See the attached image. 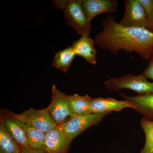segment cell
<instances>
[{"mask_svg": "<svg viewBox=\"0 0 153 153\" xmlns=\"http://www.w3.org/2000/svg\"><path fill=\"white\" fill-rule=\"evenodd\" d=\"M102 30L95 37L96 44L114 55L121 50L135 52L143 60L153 53V33L145 28L128 27L120 25L113 16L101 21Z\"/></svg>", "mask_w": 153, "mask_h": 153, "instance_id": "obj_1", "label": "cell"}, {"mask_svg": "<svg viewBox=\"0 0 153 153\" xmlns=\"http://www.w3.org/2000/svg\"><path fill=\"white\" fill-rule=\"evenodd\" d=\"M52 3L56 9L63 10L67 25L74 30L78 36H90L91 22L83 10L81 0L53 1Z\"/></svg>", "mask_w": 153, "mask_h": 153, "instance_id": "obj_2", "label": "cell"}, {"mask_svg": "<svg viewBox=\"0 0 153 153\" xmlns=\"http://www.w3.org/2000/svg\"><path fill=\"white\" fill-rule=\"evenodd\" d=\"M104 84L111 92L128 89L135 91L137 95L153 94V82L149 81L143 74L134 75L129 73L105 80Z\"/></svg>", "mask_w": 153, "mask_h": 153, "instance_id": "obj_3", "label": "cell"}, {"mask_svg": "<svg viewBox=\"0 0 153 153\" xmlns=\"http://www.w3.org/2000/svg\"><path fill=\"white\" fill-rule=\"evenodd\" d=\"M47 108L57 126L66 123L74 114L68 101V95L57 89L55 85L52 87V100Z\"/></svg>", "mask_w": 153, "mask_h": 153, "instance_id": "obj_4", "label": "cell"}, {"mask_svg": "<svg viewBox=\"0 0 153 153\" xmlns=\"http://www.w3.org/2000/svg\"><path fill=\"white\" fill-rule=\"evenodd\" d=\"M111 113L94 114L78 115L74 114L66 123L60 126L71 141L85 130L98 125L103 118Z\"/></svg>", "mask_w": 153, "mask_h": 153, "instance_id": "obj_5", "label": "cell"}, {"mask_svg": "<svg viewBox=\"0 0 153 153\" xmlns=\"http://www.w3.org/2000/svg\"><path fill=\"white\" fill-rule=\"evenodd\" d=\"M13 114L24 123L38 128L45 134L57 126L49 114L47 107L43 109L30 108L20 114L13 112Z\"/></svg>", "mask_w": 153, "mask_h": 153, "instance_id": "obj_6", "label": "cell"}, {"mask_svg": "<svg viewBox=\"0 0 153 153\" xmlns=\"http://www.w3.org/2000/svg\"><path fill=\"white\" fill-rule=\"evenodd\" d=\"M124 4V14L118 24L128 27L145 28L148 17L139 0H125Z\"/></svg>", "mask_w": 153, "mask_h": 153, "instance_id": "obj_7", "label": "cell"}, {"mask_svg": "<svg viewBox=\"0 0 153 153\" xmlns=\"http://www.w3.org/2000/svg\"><path fill=\"white\" fill-rule=\"evenodd\" d=\"M8 134L20 147L29 148L26 133L21 121L6 109L1 111V122Z\"/></svg>", "mask_w": 153, "mask_h": 153, "instance_id": "obj_8", "label": "cell"}, {"mask_svg": "<svg viewBox=\"0 0 153 153\" xmlns=\"http://www.w3.org/2000/svg\"><path fill=\"white\" fill-rule=\"evenodd\" d=\"M91 113L100 114L118 112L125 108H130L134 110L135 105L125 100H119L112 97H98L92 98L90 104Z\"/></svg>", "mask_w": 153, "mask_h": 153, "instance_id": "obj_9", "label": "cell"}, {"mask_svg": "<svg viewBox=\"0 0 153 153\" xmlns=\"http://www.w3.org/2000/svg\"><path fill=\"white\" fill-rule=\"evenodd\" d=\"M81 2L83 10L90 22L100 14L114 13L119 6L117 0H81Z\"/></svg>", "mask_w": 153, "mask_h": 153, "instance_id": "obj_10", "label": "cell"}, {"mask_svg": "<svg viewBox=\"0 0 153 153\" xmlns=\"http://www.w3.org/2000/svg\"><path fill=\"white\" fill-rule=\"evenodd\" d=\"M71 141L60 126L46 134L47 153H66Z\"/></svg>", "mask_w": 153, "mask_h": 153, "instance_id": "obj_11", "label": "cell"}, {"mask_svg": "<svg viewBox=\"0 0 153 153\" xmlns=\"http://www.w3.org/2000/svg\"><path fill=\"white\" fill-rule=\"evenodd\" d=\"M124 100L129 102L136 106L135 111L145 119L153 122V94L130 96L120 92Z\"/></svg>", "mask_w": 153, "mask_h": 153, "instance_id": "obj_12", "label": "cell"}, {"mask_svg": "<svg viewBox=\"0 0 153 153\" xmlns=\"http://www.w3.org/2000/svg\"><path fill=\"white\" fill-rule=\"evenodd\" d=\"M95 41L89 36H82L71 44L75 55L82 57L88 63L96 64Z\"/></svg>", "mask_w": 153, "mask_h": 153, "instance_id": "obj_13", "label": "cell"}, {"mask_svg": "<svg viewBox=\"0 0 153 153\" xmlns=\"http://www.w3.org/2000/svg\"><path fill=\"white\" fill-rule=\"evenodd\" d=\"M20 121L25 129L29 147L38 150L46 151V134Z\"/></svg>", "mask_w": 153, "mask_h": 153, "instance_id": "obj_14", "label": "cell"}, {"mask_svg": "<svg viewBox=\"0 0 153 153\" xmlns=\"http://www.w3.org/2000/svg\"><path fill=\"white\" fill-rule=\"evenodd\" d=\"M75 55L72 47H67L56 53L52 61V65L57 69L67 72L72 64Z\"/></svg>", "mask_w": 153, "mask_h": 153, "instance_id": "obj_15", "label": "cell"}, {"mask_svg": "<svg viewBox=\"0 0 153 153\" xmlns=\"http://www.w3.org/2000/svg\"><path fill=\"white\" fill-rule=\"evenodd\" d=\"M68 97L74 114L83 115L91 113L90 104L92 98L89 95L80 96L75 94L68 95Z\"/></svg>", "mask_w": 153, "mask_h": 153, "instance_id": "obj_16", "label": "cell"}, {"mask_svg": "<svg viewBox=\"0 0 153 153\" xmlns=\"http://www.w3.org/2000/svg\"><path fill=\"white\" fill-rule=\"evenodd\" d=\"M21 149L0 123V153H20Z\"/></svg>", "mask_w": 153, "mask_h": 153, "instance_id": "obj_17", "label": "cell"}, {"mask_svg": "<svg viewBox=\"0 0 153 153\" xmlns=\"http://www.w3.org/2000/svg\"><path fill=\"white\" fill-rule=\"evenodd\" d=\"M140 125L145 136L144 145L140 153H153V122L142 118Z\"/></svg>", "mask_w": 153, "mask_h": 153, "instance_id": "obj_18", "label": "cell"}, {"mask_svg": "<svg viewBox=\"0 0 153 153\" xmlns=\"http://www.w3.org/2000/svg\"><path fill=\"white\" fill-rule=\"evenodd\" d=\"M140 2L144 9L148 19L153 14V0H139Z\"/></svg>", "mask_w": 153, "mask_h": 153, "instance_id": "obj_19", "label": "cell"}, {"mask_svg": "<svg viewBox=\"0 0 153 153\" xmlns=\"http://www.w3.org/2000/svg\"><path fill=\"white\" fill-rule=\"evenodd\" d=\"M149 60V65L143 74L147 79H151L153 81V53Z\"/></svg>", "mask_w": 153, "mask_h": 153, "instance_id": "obj_20", "label": "cell"}, {"mask_svg": "<svg viewBox=\"0 0 153 153\" xmlns=\"http://www.w3.org/2000/svg\"><path fill=\"white\" fill-rule=\"evenodd\" d=\"M20 153H47L46 151L38 150L29 148L20 147Z\"/></svg>", "mask_w": 153, "mask_h": 153, "instance_id": "obj_21", "label": "cell"}, {"mask_svg": "<svg viewBox=\"0 0 153 153\" xmlns=\"http://www.w3.org/2000/svg\"><path fill=\"white\" fill-rule=\"evenodd\" d=\"M145 28L153 33V14L152 16L148 18Z\"/></svg>", "mask_w": 153, "mask_h": 153, "instance_id": "obj_22", "label": "cell"}]
</instances>
